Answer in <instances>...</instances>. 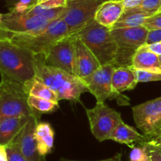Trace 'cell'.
Segmentation results:
<instances>
[{
	"mask_svg": "<svg viewBox=\"0 0 161 161\" xmlns=\"http://www.w3.org/2000/svg\"><path fill=\"white\" fill-rule=\"evenodd\" d=\"M11 33L5 30L4 28H0V41L5 40V39H10Z\"/></svg>",
	"mask_w": 161,
	"mask_h": 161,
	"instance_id": "38",
	"label": "cell"
},
{
	"mask_svg": "<svg viewBox=\"0 0 161 161\" xmlns=\"http://www.w3.org/2000/svg\"><path fill=\"white\" fill-rule=\"evenodd\" d=\"M144 26L149 30L161 29V14L149 17L145 20Z\"/></svg>",
	"mask_w": 161,
	"mask_h": 161,
	"instance_id": "32",
	"label": "cell"
},
{
	"mask_svg": "<svg viewBox=\"0 0 161 161\" xmlns=\"http://www.w3.org/2000/svg\"><path fill=\"white\" fill-rule=\"evenodd\" d=\"M65 7L61 8H55V9H45L40 6L35 5L34 6L28 9L27 12L29 14H34V15L39 16L41 17L47 19V20L53 21V20H58V19H62L64 15Z\"/></svg>",
	"mask_w": 161,
	"mask_h": 161,
	"instance_id": "24",
	"label": "cell"
},
{
	"mask_svg": "<svg viewBox=\"0 0 161 161\" xmlns=\"http://www.w3.org/2000/svg\"><path fill=\"white\" fill-rule=\"evenodd\" d=\"M50 20L26 12L3 14L1 28L10 33H28L38 31L50 23Z\"/></svg>",
	"mask_w": 161,
	"mask_h": 161,
	"instance_id": "12",
	"label": "cell"
},
{
	"mask_svg": "<svg viewBox=\"0 0 161 161\" xmlns=\"http://www.w3.org/2000/svg\"><path fill=\"white\" fill-rule=\"evenodd\" d=\"M154 14L144 11L141 8L135 7L132 9H125L118 21L115 24L113 28H134L144 25L145 20Z\"/></svg>",
	"mask_w": 161,
	"mask_h": 161,
	"instance_id": "21",
	"label": "cell"
},
{
	"mask_svg": "<svg viewBox=\"0 0 161 161\" xmlns=\"http://www.w3.org/2000/svg\"><path fill=\"white\" fill-rule=\"evenodd\" d=\"M134 70H135V76H136V80L138 83L161 81V72L135 69H134Z\"/></svg>",
	"mask_w": 161,
	"mask_h": 161,
	"instance_id": "27",
	"label": "cell"
},
{
	"mask_svg": "<svg viewBox=\"0 0 161 161\" xmlns=\"http://www.w3.org/2000/svg\"><path fill=\"white\" fill-rule=\"evenodd\" d=\"M138 83L133 67L119 66L115 68L113 75V87L116 92L121 94L124 91H131Z\"/></svg>",
	"mask_w": 161,
	"mask_h": 161,
	"instance_id": "19",
	"label": "cell"
},
{
	"mask_svg": "<svg viewBox=\"0 0 161 161\" xmlns=\"http://www.w3.org/2000/svg\"><path fill=\"white\" fill-rule=\"evenodd\" d=\"M0 161H8V153L6 146L0 145Z\"/></svg>",
	"mask_w": 161,
	"mask_h": 161,
	"instance_id": "36",
	"label": "cell"
},
{
	"mask_svg": "<svg viewBox=\"0 0 161 161\" xmlns=\"http://www.w3.org/2000/svg\"><path fill=\"white\" fill-rule=\"evenodd\" d=\"M148 47L154 53H156L158 55H161V41L159 42H157V43L148 45Z\"/></svg>",
	"mask_w": 161,
	"mask_h": 161,
	"instance_id": "37",
	"label": "cell"
},
{
	"mask_svg": "<svg viewBox=\"0 0 161 161\" xmlns=\"http://www.w3.org/2000/svg\"><path fill=\"white\" fill-rule=\"evenodd\" d=\"M160 14H161V13H160Z\"/></svg>",
	"mask_w": 161,
	"mask_h": 161,
	"instance_id": "43",
	"label": "cell"
},
{
	"mask_svg": "<svg viewBox=\"0 0 161 161\" xmlns=\"http://www.w3.org/2000/svg\"><path fill=\"white\" fill-rule=\"evenodd\" d=\"M111 31L118 47L138 50L146 44L149 30L142 25L134 28H113Z\"/></svg>",
	"mask_w": 161,
	"mask_h": 161,
	"instance_id": "13",
	"label": "cell"
},
{
	"mask_svg": "<svg viewBox=\"0 0 161 161\" xmlns=\"http://www.w3.org/2000/svg\"><path fill=\"white\" fill-rule=\"evenodd\" d=\"M30 116L9 117L2 121L0 123V145L7 146L13 142L27 124Z\"/></svg>",
	"mask_w": 161,
	"mask_h": 161,
	"instance_id": "17",
	"label": "cell"
},
{
	"mask_svg": "<svg viewBox=\"0 0 161 161\" xmlns=\"http://www.w3.org/2000/svg\"><path fill=\"white\" fill-rule=\"evenodd\" d=\"M115 66L112 64L101 65L88 76L82 79L88 91L95 97L97 102L106 100H117L119 105H129L128 97L116 92L113 87V75Z\"/></svg>",
	"mask_w": 161,
	"mask_h": 161,
	"instance_id": "6",
	"label": "cell"
},
{
	"mask_svg": "<svg viewBox=\"0 0 161 161\" xmlns=\"http://www.w3.org/2000/svg\"><path fill=\"white\" fill-rule=\"evenodd\" d=\"M86 116L92 135L99 142L110 140L112 134L122 120L121 114L105 102H97L92 108H86Z\"/></svg>",
	"mask_w": 161,
	"mask_h": 161,
	"instance_id": "7",
	"label": "cell"
},
{
	"mask_svg": "<svg viewBox=\"0 0 161 161\" xmlns=\"http://www.w3.org/2000/svg\"><path fill=\"white\" fill-rule=\"evenodd\" d=\"M68 0H39L36 5L45 9H55V8L66 7Z\"/></svg>",
	"mask_w": 161,
	"mask_h": 161,
	"instance_id": "31",
	"label": "cell"
},
{
	"mask_svg": "<svg viewBox=\"0 0 161 161\" xmlns=\"http://www.w3.org/2000/svg\"><path fill=\"white\" fill-rule=\"evenodd\" d=\"M29 95L36 96L40 98L47 99V100L53 101V102H58V97L56 93L53 91L47 85L39 81L37 79H35L29 91Z\"/></svg>",
	"mask_w": 161,
	"mask_h": 161,
	"instance_id": "22",
	"label": "cell"
},
{
	"mask_svg": "<svg viewBox=\"0 0 161 161\" xmlns=\"http://www.w3.org/2000/svg\"><path fill=\"white\" fill-rule=\"evenodd\" d=\"M159 60H160V68L161 71V55H159Z\"/></svg>",
	"mask_w": 161,
	"mask_h": 161,
	"instance_id": "40",
	"label": "cell"
},
{
	"mask_svg": "<svg viewBox=\"0 0 161 161\" xmlns=\"http://www.w3.org/2000/svg\"><path fill=\"white\" fill-rule=\"evenodd\" d=\"M3 14H0V28H1L2 22H3Z\"/></svg>",
	"mask_w": 161,
	"mask_h": 161,
	"instance_id": "39",
	"label": "cell"
},
{
	"mask_svg": "<svg viewBox=\"0 0 161 161\" xmlns=\"http://www.w3.org/2000/svg\"><path fill=\"white\" fill-rule=\"evenodd\" d=\"M102 64L95 55L76 36L75 59V75L82 80L92 74Z\"/></svg>",
	"mask_w": 161,
	"mask_h": 161,
	"instance_id": "14",
	"label": "cell"
},
{
	"mask_svg": "<svg viewBox=\"0 0 161 161\" xmlns=\"http://www.w3.org/2000/svg\"><path fill=\"white\" fill-rule=\"evenodd\" d=\"M124 10L125 8L120 1L107 0L99 6L94 18L99 24L112 30Z\"/></svg>",
	"mask_w": 161,
	"mask_h": 161,
	"instance_id": "15",
	"label": "cell"
},
{
	"mask_svg": "<svg viewBox=\"0 0 161 161\" xmlns=\"http://www.w3.org/2000/svg\"></svg>",
	"mask_w": 161,
	"mask_h": 161,
	"instance_id": "44",
	"label": "cell"
},
{
	"mask_svg": "<svg viewBox=\"0 0 161 161\" xmlns=\"http://www.w3.org/2000/svg\"><path fill=\"white\" fill-rule=\"evenodd\" d=\"M36 78L51 88L59 101L80 102V96L88 91L81 79L47 64L42 54L36 55Z\"/></svg>",
	"mask_w": 161,
	"mask_h": 161,
	"instance_id": "2",
	"label": "cell"
},
{
	"mask_svg": "<svg viewBox=\"0 0 161 161\" xmlns=\"http://www.w3.org/2000/svg\"><path fill=\"white\" fill-rule=\"evenodd\" d=\"M129 161H149L147 150L142 143H139L138 146H135L131 148Z\"/></svg>",
	"mask_w": 161,
	"mask_h": 161,
	"instance_id": "28",
	"label": "cell"
},
{
	"mask_svg": "<svg viewBox=\"0 0 161 161\" xmlns=\"http://www.w3.org/2000/svg\"><path fill=\"white\" fill-rule=\"evenodd\" d=\"M72 35L63 19L50 22L44 28L28 33H11L10 40L31 50L36 55H44L58 41Z\"/></svg>",
	"mask_w": 161,
	"mask_h": 161,
	"instance_id": "4",
	"label": "cell"
},
{
	"mask_svg": "<svg viewBox=\"0 0 161 161\" xmlns=\"http://www.w3.org/2000/svg\"><path fill=\"white\" fill-rule=\"evenodd\" d=\"M36 54L10 39L0 41V75L6 80L22 85L29 94L36 79Z\"/></svg>",
	"mask_w": 161,
	"mask_h": 161,
	"instance_id": "1",
	"label": "cell"
},
{
	"mask_svg": "<svg viewBox=\"0 0 161 161\" xmlns=\"http://www.w3.org/2000/svg\"><path fill=\"white\" fill-rule=\"evenodd\" d=\"M137 127L148 140L161 138V97L132 107Z\"/></svg>",
	"mask_w": 161,
	"mask_h": 161,
	"instance_id": "8",
	"label": "cell"
},
{
	"mask_svg": "<svg viewBox=\"0 0 161 161\" xmlns=\"http://www.w3.org/2000/svg\"><path fill=\"white\" fill-rule=\"evenodd\" d=\"M60 161H79V160H72L66 158H61ZM94 161H122V157H121V153H116V155L113 156V157H110L108 159H104L101 160H94Z\"/></svg>",
	"mask_w": 161,
	"mask_h": 161,
	"instance_id": "35",
	"label": "cell"
},
{
	"mask_svg": "<svg viewBox=\"0 0 161 161\" xmlns=\"http://www.w3.org/2000/svg\"><path fill=\"white\" fill-rule=\"evenodd\" d=\"M138 7L154 15L160 14L161 12L160 0H143L142 4Z\"/></svg>",
	"mask_w": 161,
	"mask_h": 161,
	"instance_id": "29",
	"label": "cell"
},
{
	"mask_svg": "<svg viewBox=\"0 0 161 161\" xmlns=\"http://www.w3.org/2000/svg\"><path fill=\"white\" fill-rule=\"evenodd\" d=\"M141 143L147 150L149 161H161V144L159 139L147 140Z\"/></svg>",
	"mask_w": 161,
	"mask_h": 161,
	"instance_id": "26",
	"label": "cell"
},
{
	"mask_svg": "<svg viewBox=\"0 0 161 161\" xmlns=\"http://www.w3.org/2000/svg\"><path fill=\"white\" fill-rule=\"evenodd\" d=\"M38 150L43 157L50 153L54 142V130L47 122H38L35 130Z\"/></svg>",
	"mask_w": 161,
	"mask_h": 161,
	"instance_id": "20",
	"label": "cell"
},
{
	"mask_svg": "<svg viewBox=\"0 0 161 161\" xmlns=\"http://www.w3.org/2000/svg\"><path fill=\"white\" fill-rule=\"evenodd\" d=\"M161 41V29H154L149 30L148 34L146 45H151V44L157 43Z\"/></svg>",
	"mask_w": 161,
	"mask_h": 161,
	"instance_id": "33",
	"label": "cell"
},
{
	"mask_svg": "<svg viewBox=\"0 0 161 161\" xmlns=\"http://www.w3.org/2000/svg\"><path fill=\"white\" fill-rule=\"evenodd\" d=\"M118 1H120L123 3L125 9H128L139 6L143 0H118Z\"/></svg>",
	"mask_w": 161,
	"mask_h": 161,
	"instance_id": "34",
	"label": "cell"
},
{
	"mask_svg": "<svg viewBox=\"0 0 161 161\" xmlns=\"http://www.w3.org/2000/svg\"><path fill=\"white\" fill-rule=\"evenodd\" d=\"M159 141H160V144H161V138H160V139H159Z\"/></svg>",
	"mask_w": 161,
	"mask_h": 161,
	"instance_id": "41",
	"label": "cell"
},
{
	"mask_svg": "<svg viewBox=\"0 0 161 161\" xmlns=\"http://www.w3.org/2000/svg\"><path fill=\"white\" fill-rule=\"evenodd\" d=\"M160 6H161V0H160ZM161 13V12H160Z\"/></svg>",
	"mask_w": 161,
	"mask_h": 161,
	"instance_id": "42",
	"label": "cell"
},
{
	"mask_svg": "<svg viewBox=\"0 0 161 161\" xmlns=\"http://www.w3.org/2000/svg\"><path fill=\"white\" fill-rule=\"evenodd\" d=\"M28 91L22 85L6 80L0 81V123L6 118L30 116L36 113L29 106Z\"/></svg>",
	"mask_w": 161,
	"mask_h": 161,
	"instance_id": "5",
	"label": "cell"
},
{
	"mask_svg": "<svg viewBox=\"0 0 161 161\" xmlns=\"http://www.w3.org/2000/svg\"><path fill=\"white\" fill-rule=\"evenodd\" d=\"M75 34L60 39L43 55L47 64L75 75Z\"/></svg>",
	"mask_w": 161,
	"mask_h": 161,
	"instance_id": "9",
	"label": "cell"
},
{
	"mask_svg": "<svg viewBox=\"0 0 161 161\" xmlns=\"http://www.w3.org/2000/svg\"><path fill=\"white\" fill-rule=\"evenodd\" d=\"M110 140H113L120 144H125L129 147L133 148L136 143L139 144L143 142L147 141L148 139L144 135L140 134L133 127H130L128 124H125L122 119L112 134Z\"/></svg>",
	"mask_w": 161,
	"mask_h": 161,
	"instance_id": "18",
	"label": "cell"
},
{
	"mask_svg": "<svg viewBox=\"0 0 161 161\" xmlns=\"http://www.w3.org/2000/svg\"><path fill=\"white\" fill-rule=\"evenodd\" d=\"M28 103L34 111L40 114L52 113L58 107V102L40 98L32 95L28 96Z\"/></svg>",
	"mask_w": 161,
	"mask_h": 161,
	"instance_id": "23",
	"label": "cell"
},
{
	"mask_svg": "<svg viewBox=\"0 0 161 161\" xmlns=\"http://www.w3.org/2000/svg\"><path fill=\"white\" fill-rule=\"evenodd\" d=\"M6 149L8 153V161H28L14 142L7 145Z\"/></svg>",
	"mask_w": 161,
	"mask_h": 161,
	"instance_id": "30",
	"label": "cell"
},
{
	"mask_svg": "<svg viewBox=\"0 0 161 161\" xmlns=\"http://www.w3.org/2000/svg\"><path fill=\"white\" fill-rule=\"evenodd\" d=\"M132 67L135 69L161 72L159 55L152 51L146 44L136 50L132 60Z\"/></svg>",
	"mask_w": 161,
	"mask_h": 161,
	"instance_id": "16",
	"label": "cell"
},
{
	"mask_svg": "<svg viewBox=\"0 0 161 161\" xmlns=\"http://www.w3.org/2000/svg\"><path fill=\"white\" fill-rule=\"evenodd\" d=\"M107 0H68L62 19L72 34L76 32L94 18L97 8Z\"/></svg>",
	"mask_w": 161,
	"mask_h": 161,
	"instance_id": "10",
	"label": "cell"
},
{
	"mask_svg": "<svg viewBox=\"0 0 161 161\" xmlns=\"http://www.w3.org/2000/svg\"><path fill=\"white\" fill-rule=\"evenodd\" d=\"M9 12L24 14L37 3L39 0H4Z\"/></svg>",
	"mask_w": 161,
	"mask_h": 161,
	"instance_id": "25",
	"label": "cell"
},
{
	"mask_svg": "<svg viewBox=\"0 0 161 161\" xmlns=\"http://www.w3.org/2000/svg\"><path fill=\"white\" fill-rule=\"evenodd\" d=\"M74 34L91 50L102 65L113 64L118 46L110 28L92 18Z\"/></svg>",
	"mask_w": 161,
	"mask_h": 161,
	"instance_id": "3",
	"label": "cell"
},
{
	"mask_svg": "<svg viewBox=\"0 0 161 161\" xmlns=\"http://www.w3.org/2000/svg\"><path fill=\"white\" fill-rule=\"evenodd\" d=\"M39 117L40 113L37 112L31 115L25 127L13 142L28 161H46L45 157L41 155L38 150L37 142L35 138V130Z\"/></svg>",
	"mask_w": 161,
	"mask_h": 161,
	"instance_id": "11",
	"label": "cell"
}]
</instances>
